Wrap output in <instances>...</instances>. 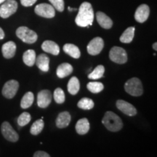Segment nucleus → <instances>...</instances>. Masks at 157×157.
<instances>
[{"label":"nucleus","instance_id":"1","mask_svg":"<svg viewBox=\"0 0 157 157\" xmlns=\"http://www.w3.org/2000/svg\"><path fill=\"white\" fill-rule=\"evenodd\" d=\"M94 21V11L92 5L87 2H84L80 6L75 22L78 26L89 27L92 25Z\"/></svg>","mask_w":157,"mask_h":157},{"label":"nucleus","instance_id":"2","mask_svg":"<svg viewBox=\"0 0 157 157\" xmlns=\"http://www.w3.org/2000/svg\"><path fill=\"white\" fill-rule=\"evenodd\" d=\"M102 123L108 130L111 132H118L123 127L121 119L112 111H107L102 119Z\"/></svg>","mask_w":157,"mask_h":157},{"label":"nucleus","instance_id":"3","mask_svg":"<svg viewBox=\"0 0 157 157\" xmlns=\"http://www.w3.org/2000/svg\"><path fill=\"white\" fill-rule=\"evenodd\" d=\"M124 90L127 93L135 97H138L143 93L142 82L136 77L130 78L125 83Z\"/></svg>","mask_w":157,"mask_h":157},{"label":"nucleus","instance_id":"4","mask_svg":"<svg viewBox=\"0 0 157 157\" xmlns=\"http://www.w3.org/2000/svg\"><path fill=\"white\" fill-rule=\"evenodd\" d=\"M16 36L26 44H33L36 42L38 38L36 33L26 26H21L16 30Z\"/></svg>","mask_w":157,"mask_h":157},{"label":"nucleus","instance_id":"5","mask_svg":"<svg viewBox=\"0 0 157 157\" xmlns=\"http://www.w3.org/2000/svg\"><path fill=\"white\" fill-rule=\"evenodd\" d=\"M109 58L116 63L124 64L127 61V52L120 47H113L109 52Z\"/></svg>","mask_w":157,"mask_h":157},{"label":"nucleus","instance_id":"6","mask_svg":"<svg viewBox=\"0 0 157 157\" xmlns=\"http://www.w3.org/2000/svg\"><path fill=\"white\" fill-rule=\"evenodd\" d=\"M17 9V3L15 0H6L0 7V17L7 18L13 15Z\"/></svg>","mask_w":157,"mask_h":157},{"label":"nucleus","instance_id":"7","mask_svg":"<svg viewBox=\"0 0 157 157\" xmlns=\"http://www.w3.org/2000/svg\"><path fill=\"white\" fill-rule=\"evenodd\" d=\"M34 11L35 13L39 16L46 17V18H52L56 15V11L52 5L46 3H42L36 5Z\"/></svg>","mask_w":157,"mask_h":157},{"label":"nucleus","instance_id":"8","mask_svg":"<svg viewBox=\"0 0 157 157\" xmlns=\"http://www.w3.org/2000/svg\"><path fill=\"white\" fill-rule=\"evenodd\" d=\"M2 134L5 137V138L10 142H16L18 140L19 136L17 133L14 130V129L12 127L10 124L7 121H5L2 124L1 126Z\"/></svg>","mask_w":157,"mask_h":157},{"label":"nucleus","instance_id":"9","mask_svg":"<svg viewBox=\"0 0 157 157\" xmlns=\"http://www.w3.org/2000/svg\"><path fill=\"white\" fill-rule=\"evenodd\" d=\"M18 88V82H17L16 80H10V81L7 82L5 84L2 93L3 96H5L6 98L11 99V98H14L15 95H16Z\"/></svg>","mask_w":157,"mask_h":157},{"label":"nucleus","instance_id":"10","mask_svg":"<svg viewBox=\"0 0 157 157\" xmlns=\"http://www.w3.org/2000/svg\"><path fill=\"white\" fill-rule=\"evenodd\" d=\"M104 47V42L101 37H95L90 41L87 45V52L91 56H97L101 52Z\"/></svg>","mask_w":157,"mask_h":157},{"label":"nucleus","instance_id":"11","mask_svg":"<svg viewBox=\"0 0 157 157\" xmlns=\"http://www.w3.org/2000/svg\"><path fill=\"white\" fill-rule=\"evenodd\" d=\"M52 101V94L48 90H41L37 95V105L39 108L45 109Z\"/></svg>","mask_w":157,"mask_h":157},{"label":"nucleus","instance_id":"12","mask_svg":"<svg viewBox=\"0 0 157 157\" xmlns=\"http://www.w3.org/2000/svg\"><path fill=\"white\" fill-rule=\"evenodd\" d=\"M116 105H117L118 109L120 110L124 114L129 116V117H133L137 114V109H135L134 105L128 102L123 101V100H118Z\"/></svg>","mask_w":157,"mask_h":157},{"label":"nucleus","instance_id":"13","mask_svg":"<svg viewBox=\"0 0 157 157\" xmlns=\"http://www.w3.org/2000/svg\"><path fill=\"white\" fill-rule=\"evenodd\" d=\"M150 8L147 5H141L137 7L135 13V19L138 23H144L148 18Z\"/></svg>","mask_w":157,"mask_h":157},{"label":"nucleus","instance_id":"14","mask_svg":"<svg viewBox=\"0 0 157 157\" xmlns=\"http://www.w3.org/2000/svg\"><path fill=\"white\" fill-rule=\"evenodd\" d=\"M15 52H16V44L12 41L5 43L2 47V52L3 56L7 59L13 58L15 55Z\"/></svg>","mask_w":157,"mask_h":157},{"label":"nucleus","instance_id":"15","mask_svg":"<svg viewBox=\"0 0 157 157\" xmlns=\"http://www.w3.org/2000/svg\"><path fill=\"white\" fill-rule=\"evenodd\" d=\"M96 18L98 23L102 28L105 29H109L112 27L113 21L110 17L103 13V12H98L96 13Z\"/></svg>","mask_w":157,"mask_h":157},{"label":"nucleus","instance_id":"16","mask_svg":"<svg viewBox=\"0 0 157 157\" xmlns=\"http://www.w3.org/2000/svg\"><path fill=\"white\" fill-rule=\"evenodd\" d=\"M42 48L44 52L53 55V56H58L60 52V48L58 44L50 40L44 41L42 44Z\"/></svg>","mask_w":157,"mask_h":157},{"label":"nucleus","instance_id":"17","mask_svg":"<svg viewBox=\"0 0 157 157\" xmlns=\"http://www.w3.org/2000/svg\"><path fill=\"white\" fill-rule=\"evenodd\" d=\"M71 119V117L70 113L67 112V111H63V112H61L59 113L56 119V126L58 127V128H65V127H68L69 125Z\"/></svg>","mask_w":157,"mask_h":157},{"label":"nucleus","instance_id":"18","mask_svg":"<svg viewBox=\"0 0 157 157\" xmlns=\"http://www.w3.org/2000/svg\"><path fill=\"white\" fill-rule=\"evenodd\" d=\"M36 63L37 67L44 72H48L50 66V58L45 54H40L36 58Z\"/></svg>","mask_w":157,"mask_h":157},{"label":"nucleus","instance_id":"19","mask_svg":"<svg viewBox=\"0 0 157 157\" xmlns=\"http://www.w3.org/2000/svg\"><path fill=\"white\" fill-rule=\"evenodd\" d=\"M73 70L71 65L68 63H63L59 65L57 68V76L60 78L66 77L73 72Z\"/></svg>","mask_w":157,"mask_h":157},{"label":"nucleus","instance_id":"20","mask_svg":"<svg viewBox=\"0 0 157 157\" xmlns=\"http://www.w3.org/2000/svg\"><path fill=\"white\" fill-rule=\"evenodd\" d=\"M90 127V122L88 119L86 118H82L76 122L75 128L78 134L83 135L89 132Z\"/></svg>","mask_w":157,"mask_h":157},{"label":"nucleus","instance_id":"21","mask_svg":"<svg viewBox=\"0 0 157 157\" xmlns=\"http://www.w3.org/2000/svg\"><path fill=\"white\" fill-rule=\"evenodd\" d=\"M63 50L66 54L69 55L72 58L78 59L80 58L81 52L77 46L73 44H66L63 46Z\"/></svg>","mask_w":157,"mask_h":157},{"label":"nucleus","instance_id":"22","mask_svg":"<svg viewBox=\"0 0 157 157\" xmlns=\"http://www.w3.org/2000/svg\"><path fill=\"white\" fill-rule=\"evenodd\" d=\"M36 52L34 50H28L23 53V60L24 63L28 66H33L36 61Z\"/></svg>","mask_w":157,"mask_h":157},{"label":"nucleus","instance_id":"23","mask_svg":"<svg viewBox=\"0 0 157 157\" xmlns=\"http://www.w3.org/2000/svg\"><path fill=\"white\" fill-rule=\"evenodd\" d=\"M68 91L71 95H75L78 93V90L80 88V83L79 81L76 76H73L70 78L68 83Z\"/></svg>","mask_w":157,"mask_h":157},{"label":"nucleus","instance_id":"24","mask_svg":"<svg viewBox=\"0 0 157 157\" xmlns=\"http://www.w3.org/2000/svg\"><path fill=\"white\" fill-rule=\"evenodd\" d=\"M135 27H129L123 32L120 36V41L122 43H130L132 41L135 36Z\"/></svg>","mask_w":157,"mask_h":157},{"label":"nucleus","instance_id":"25","mask_svg":"<svg viewBox=\"0 0 157 157\" xmlns=\"http://www.w3.org/2000/svg\"><path fill=\"white\" fill-rule=\"evenodd\" d=\"M34 95L33 93L31 92H28L23 95L21 101V107L22 109H29V107H31L33 103H34Z\"/></svg>","mask_w":157,"mask_h":157},{"label":"nucleus","instance_id":"26","mask_svg":"<svg viewBox=\"0 0 157 157\" xmlns=\"http://www.w3.org/2000/svg\"><path fill=\"white\" fill-rule=\"evenodd\" d=\"M44 121L42 120V119H38V120L34 121V124L31 127V134L33 135H38L39 133H41V132H42V129H44Z\"/></svg>","mask_w":157,"mask_h":157},{"label":"nucleus","instance_id":"27","mask_svg":"<svg viewBox=\"0 0 157 157\" xmlns=\"http://www.w3.org/2000/svg\"><path fill=\"white\" fill-rule=\"evenodd\" d=\"M104 72H105V68L102 65H99L96 67L93 71H92L89 75H88V78L90 79H99L102 77H103Z\"/></svg>","mask_w":157,"mask_h":157},{"label":"nucleus","instance_id":"28","mask_svg":"<svg viewBox=\"0 0 157 157\" xmlns=\"http://www.w3.org/2000/svg\"><path fill=\"white\" fill-rule=\"evenodd\" d=\"M77 106L84 110H90L94 107V102L88 98H83L78 102Z\"/></svg>","mask_w":157,"mask_h":157},{"label":"nucleus","instance_id":"29","mask_svg":"<svg viewBox=\"0 0 157 157\" xmlns=\"http://www.w3.org/2000/svg\"><path fill=\"white\" fill-rule=\"evenodd\" d=\"M87 88L93 93H101L103 90L104 86L101 82H89L87 85Z\"/></svg>","mask_w":157,"mask_h":157},{"label":"nucleus","instance_id":"30","mask_svg":"<svg viewBox=\"0 0 157 157\" xmlns=\"http://www.w3.org/2000/svg\"><path fill=\"white\" fill-rule=\"evenodd\" d=\"M53 97L56 103L59 104L63 103L65 100H66L65 93L61 88H57V89L55 90Z\"/></svg>","mask_w":157,"mask_h":157},{"label":"nucleus","instance_id":"31","mask_svg":"<svg viewBox=\"0 0 157 157\" xmlns=\"http://www.w3.org/2000/svg\"><path fill=\"white\" fill-rule=\"evenodd\" d=\"M31 119V117L30 113L28 112H23L19 116L18 119H17V124L19 126L23 127L25 125L28 124L30 122Z\"/></svg>","mask_w":157,"mask_h":157},{"label":"nucleus","instance_id":"32","mask_svg":"<svg viewBox=\"0 0 157 157\" xmlns=\"http://www.w3.org/2000/svg\"><path fill=\"white\" fill-rule=\"evenodd\" d=\"M52 4V7L59 12L64 10V1L63 0H49Z\"/></svg>","mask_w":157,"mask_h":157},{"label":"nucleus","instance_id":"33","mask_svg":"<svg viewBox=\"0 0 157 157\" xmlns=\"http://www.w3.org/2000/svg\"><path fill=\"white\" fill-rule=\"evenodd\" d=\"M36 1L37 0H21V3L24 7H31L36 3Z\"/></svg>","mask_w":157,"mask_h":157},{"label":"nucleus","instance_id":"34","mask_svg":"<svg viewBox=\"0 0 157 157\" xmlns=\"http://www.w3.org/2000/svg\"><path fill=\"white\" fill-rule=\"evenodd\" d=\"M34 157H50V154H48V153L42 151H38L34 154Z\"/></svg>","mask_w":157,"mask_h":157},{"label":"nucleus","instance_id":"35","mask_svg":"<svg viewBox=\"0 0 157 157\" xmlns=\"http://www.w3.org/2000/svg\"><path fill=\"white\" fill-rule=\"evenodd\" d=\"M5 38V32L2 30V29L0 27V39H3Z\"/></svg>","mask_w":157,"mask_h":157},{"label":"nucleus","instance_id":"36","mask_svg":"<svg viewBox=\"0 0 157 157\" xmlns=\"http://www.w3.org/2000/svg\"><path fill=\"white\" fill-rule=\"evenodd\" d=\"M153 48H154V50H155L156 51L157 50V43L156 42H155L153 44Z\"/></svg>","mask_w":157,"mask_h":157},{"label":"nucleus","instance_id":"37","mask_svg":"<svg viewBox=\"0 0 157 157\" xmlns=\"http://www.w3.org/2000/svg\"><path fill=\"white\" fill-rule=\"evenodd\" d=\"M68 10L69 11H73V10H76V9H72V8H71L70 7H68Z\"/></svg>","mask_w":157,"mask_h":157},{"label":"nucleus","instance_id":"38","mask_svg":"<svg viewBox=\"0 0 157 157\" xmlns=\"http://www.w3.org/2000/svg\"><path fill=\"white\" fill-rule=\"evenodd\" d=\"M5 1H6V0H0V5H1V4H2Z\"/></svg>","mask_w":157,"mask_h":157}]
</instances>
